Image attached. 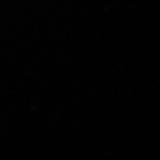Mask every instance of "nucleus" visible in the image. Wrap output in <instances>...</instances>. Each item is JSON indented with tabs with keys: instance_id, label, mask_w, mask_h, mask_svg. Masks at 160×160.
<instances>
[]
</instances>
